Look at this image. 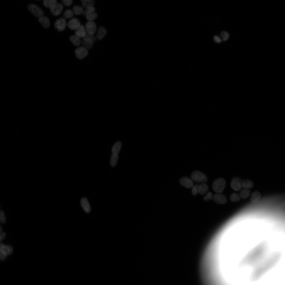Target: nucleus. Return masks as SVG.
Here are the masks:
<instances>
[{
    "mask_svg": "<svg viewBox=\"0 0 285 285\" xmlns=\"http://www.w3.org/2000/svg\"><path fill=\"white\" fill-rule=\"evenodd\" d=\"M226 183L224 179L218 178L215 180L213 182L212 188L213 190L217 193L222 192L225 189Z\"/></svg>",
    "mask_w": 285,
    "mask_h": 285,
    "instance_id": "nucleus-1",
    "label": "nucleus"
},
{
    "mask_svg": "<svg viewBox=\"0 0 285 285\" xmlns=\"http://www.w3.org/2000/svg\"><path fill=\"white\" fill-rule=\"evenodd\" d=\"M191 177L193 180L198 182H205L207 180L206 176L201 172L198 171L193 172L192 173Z\"/></svg>",
    "mask_w": 285,
    "mask_h": 285,
    "instance_id": "nucleus-2",
    "label": "nucleus"
},
{
    "mask_svg": "<svg viewBox=\"0 0 285 285\" xmlns=\"http://www.w3.org/2000/svg\"><path fill=\"white\" fill-rule=\"evenodd\" d=\"M27 7L29 11L35 17L39 18L43 16V11L36 5L30 4L28 5Z\"/></svg>",
    "mask_w": 285,
    "mask_h": 285,
    "instance_id": "nucleus-3",
    "label": "nucleus"
},
{
    "mask_svg": "<svg viewBox=\"0 0 285 285\" xmlns=\"http://www.w3.org/2000/svg\"><path fill=\"white\" fill-rule=\"evenodd\" d=\"M243 182L239 178L236 177L233 178L230 183L231 188L236 191L240 190L242 186Z\"/></svg>",
    "mask_w": 285,
    "mask_h": 285,
    "instance_id": "nucleus-4",
    "label": "nucleus"
},
{
    "mask_svg": "<svg viewBox=\"0 0 285 285\" xmlns=\"http://www.w3.org/2000/svg\"><path fill=\"white\" fill-rule=\"evenodd\" d=\"M67 25L65 19L63 18H60L55 21L54 25L55 28L58 31L61 32L65 29Z\"/></svg>",
    "mask_w": 285,
    "mask_h": 285,
    "instance_id": "nucleus-5",
    "label": "nucleus"
},
{
    "mask_svg": "<svg viewBox=\"0 0 285 285\" xmlns=\"http://www.w3.org/2000/svg\"><path fill=\"white\" fill-rule=\"evenodd\" d=\"M75 54L76 57L78 59H82L86 57L88 54L87 49L80 46L76 49Z\"/></svg>",
    "mask_w": 285,
    "mask_h": 285,
    "instance_id": "nucleus-6",
    "label": "nucleus"
},
{
    "mask_svg": "<svg viewBox=\"0 0 285 285\" xmlns=\"http://www.w3.org/2000/svg\"><path fill=\"white\" fill-rule=\"evenodd\" d=\"M51 13L55 16H58L60 14L63 9V5L60 3H56L50 8Z\"/></svg>",
    "mask_w": 285,
    "mask_h": 285,
    "instance_id": "nucleus-7",
    "label": "nucleus"
},
{
    "mask_svg": "<svg viewBox=\"0 0 285 285\" xmlns=\"http://www.w3.org/2000/svg\"><path fill=\"white\" fill-rule=\"evenodd\" d=\"M85 28L87 33L93 35L96 30V26L93 21H88L86 23Z\"/></svg>",
    "mask_w": 285,
    "mask_h": 285,
    "instance_id": "nucleus-8",
    "label": "nucleus"
},
{
    "mask_svg": "<svg viewBox=\"0 0 285 285\" xmlns=\"http://www.w3.org/2000/svg\"><path fill=\"white\" fill-rule=\"evenodd\" d=\"M220 193H217L214 195L213 197V201L218 204H225L227 202V199L225 195Z\"/></svg>",
    "mask_w": 285,
    "mask_h": 285,
    "instance_id": "nucleus-9",
    "label": "nucleus"
},
{
    "mask_svg": "<svg viewBox=\"0 0 285 285\" xmlns=\"http://www.w3.org/2000/svg\"><path fill=\"white\" fill-rule=\"evenodd\" d=\"M67 25L70 29L75 30L80 26V25L79 20L74 18L70 20L68 23Z\"/></svg>",
    "mask_w": 285,
    "mask_h": 285,
    "instance_id": "nucleus-10",
    "label": "nucleus"
},
{
    "mask_svg": "<svg viewBox=\"0 0 285 285\" xmlns=\"http://www.w3.org/2000/svg\"><path fill=\"white\" fill-rule=\"evenodd\" d=\"M179 182L181 185L187 188H191L193 186L192 180L187 177L182 178L180 179Z\"/></svg>",
    "mask_w": 285,
    "mask_h": 285,
    "instance_id": "nucleus-11",
    "label": "nucleus"
},
{
    "mask_svg": "<svg viewBox=\"0 0 285 285\" xmlns=\"http://www.w3.org/2000/svg\"><path fill=\"white\" fill-rule=\"evenodd\" d=\"M0 252L7 256L11 254L13 251L12 247L10 245H6L1 243L0 246Z\"/></svg>",
    "mask_w": 285,
    "mask_h": 285,
    "instance_id": "nucleus-12",
    "label": "nucleus"
},
{
    "mask_svg": "<svg viewBox=\"0 0 285 285\" xmlns=\"http://www.w3.org/2000/svg\"><path fill=\"white\" fill-rule=\"evenodd\" d=\"M81 206L84 211L87 213L91 211V208L87 200L85 198H82L80 201Z\"/></svg>",
    "mask_w": 285,
    "mask_h": 285,
    "instance_id": "nucleus-13",
    "label": "nucleus"
},
{
    "mask_svg": "<svg viewBox=\"0 0 285 285\" xmlns=\"http://www.w3.org/2000/svg\"><path fill=\"white\" fill-rule=\"evenodd\" d=\"M86 33L85 28L82 25H80L75 31V35L80 38H84Z\"/></svg>",
    "mask_w": 285,
    "mask_h": 285,
    "instance_id": "nucleus-14",
    "label": "nucleus"
},
{
    "mask_svg": "<svg viewBox=\"0 0 285 285\" xmlns=\"http://www.w3.org/2000/svg\"><path fill=\"white\" fill-rule=\"evenodd\" d=\"M38 20L44 27L47 28L49 27L50 22L48 17L43 16L39 17Z\"/></svg>",
    "mask_w": 285,
    "mask_h": 285,
    "instance_id": "nucleus-15",
    "label": "nucleus"
},
{
    "mask_svg": "<svg viewBox=\"0 0 285 285\" xmlns=\"http://www.w3.org/2000/svg\"><path fill=\"white\" fill-rule=\"evenodd\" d=\"M93 43L92 40L86 38H83L81 42L83 47L87 49L92 48L93 46Z\"/></svg>",
    "mask_w": 285,
    "mask_h": 285,
    "instance_id": "nucleus-16",
    "label": "nucleus"
},
{
    "mask_svg": "<svg viewBox=\"0 0 285 285\" xmlns=\"http://www.w3.org/2000/svg\"><path fill=\"white\" fill-rule=\"evenodd\" d=\"M106 29L104 27L101 26L98 28L97 30L96 37L98 40H101L106 35Z\"/></svg>",
    "mask_w": 285,
    "mask_h": 285,
    "instance_id": "nucleus-17",
    "label": "nucleus"
},
{
    "mask_svg": "<svg viewBox=\"0 0 285 285\" xmlns=\"http://www.w3.org/2000/svg\"><path fill=\"white\" fill-rule=\"evenodd\" d=\"M261 196V194L259 192L257 191L254 192L252 193L250 197L251 202L253 203H256L260 199Z\"/></svg>",
    "mask_w": 285,
    "mask_h": 285,
    "instance_id": "nucleus-18",
    "label": "nucleus"
},
{
    "mask_svg": "<svg viewBox=\"0 0 285 285\" xmlns=\"http://www.w3.org/2000/svg\"><path fill=\"white\" fill-rule=\"evenodd\" d=\"M80 38L75 35L70 36L69 40L75 46H79L81 43Z\"/></svg>",
    "mask_w": 285,
    "mask_h": 285,
    "instance_id": "nucleus-19",
    "label": "nucleus"
},
{
    "mask_svg": "<svg viewBox=\"0 0 285 285\" xmlns=\"http://www.w3.org/2000/svg\"><path fill=\"white\" fill-rule=\"evenodd\" d=\"M121 146L122 144L121 142L118 141L116 142L112 147V153L118 154L120 151Z\"/></svg>",
    "mask_w": 285,
    "mask_h": 285,
    "instance_id": "nucleus-20",
    "label": "nucleus"
},
{
    "mask_svg": "<svg viewBox=\"0 0 285 285\" xmlns=\"http://www.w3.org/2000/svg\"><path fill=\"white\" fill-rule=\"evenodd\" d=\"M208 187L205 183H203L199 185L198 192L201 195H203L208 191Z\"/></svg>",
    "mask_w": 285,
    "mask_h": 285,
    "instance_id": "nucleus-21",
    "label": "nucleus"
},
{
    "mask_svg": "<svg viewBox=\"0 0 285 285\" xmlns=\"http://www.w3.org/2000/svg\"><path fill=\"white\" fill-rule=\"evenodd\" d=\"M83 7L86 8L93 6L94 4V0H80Z\"/></svg>",
    "mask_w": 285,
    "mask_h": 285,
    "instance_id": "nucleus-22",
    "label": "nucleus"
},
{
    "mask_svg": "<svg viewBox=\"0 0 285 285\" xmlns=\"http://www.w3.org/2000/svg\"><path fill=\"white\" fill-rule=\"evenodd\" d=\"M118 158V154H112L111 156L110 162V164L112 167H114L116 165L117 162Z\"/></svg>",
    "mask_w": 285,
    "mask_h": 285,
    "instance_id": "nucleus-23",
    "label": "nucleus"
},
{
    "mask_svg": "<svg viewBox=\"0 0 285 285\" xmlns=\"http://www.w3.org/2000/svg\"><path fill=\"white\" fill-rule=\"evenodd\" d=\"M250 193V191L249 189H245L241 191L240 193L239 196L241 198L245 199L249 197Z\"/></svg>",
    "mask_w": 285,
    "mask_h": 285,
    "instance_id": "nucleus-24",
    "label": "nucleus"
},
{
    "mask_svg": "<svg viewBox=\"0 0 285 285\" xmlns=\"http://www.w3.org/2000/svg\"><path fill=\"white\" fill-rule=\"evenodd\" d=\"M73 11L74 13L77 15H80L83 13V9L82 7L79 5H75L73 6Z\"/></svg>",
    "mask_w": 285,
    "mask_h": 285,
    "instance_id": "nucleus-25",
    "label": "nucleus"
},
{
    "mask_svg": "<svg viewBox=\"0 0 285 285\" xmlns=\"http://www.w3.org/2000/svg\"><path fill=\"white\" fill-rule=\"evenodd\" d=\"M253 186V182L249 180L246 179L243 182L242 186L245 189H248L251 188Z\"/></svg>",
    "mask_w": 285,
    "mask_h": 285,
    "instance_id": "nucleus-26",
    "label": "nucleus"
},
{
    "mask_svg": "<svg viewBox=\"0 0 285 285\" xmlns=\"http://www.w3.org/2000/svg\"><path fill=\"white\" fill-rule=\"evenodd\" d=\"M230 199L232 202H236L240 201V197L239 195L238 194L233 193L230 195Z\"/></svg>",
    "mask_w": 285,
    "mask_h": 285,
    "instance_id": "nucleus-27",
    "label": "nucleus"
},
{
    "mask_svg": "<svg viewBox=\"0 0 285 285\" xmlns=\"http://www.w3.org/2000/svg\"><path fill=\"white\" fill-rule=\"evenodd\" d=\"M56 2L57 0H43V4L45 7L50 8Z\"/></svg>",
    "mask_w": 285,
    "mask_h": 285,
    "instance_id": "nucleus-28",
    "label": "nucleus"
},
{
    "mask_svg": "<svg viewBox=\"0 0 285 285\" xmlns=\"http://www.w3.org/2000/svg\"><path fill=\"white\" fill-rule=\"evenodd\" d=\"M73 10L70 9H68L64 12L63 14V16L65 18H70L73 16Z\"/></svg>",
    "mask_w": 285,
    "mask_h": 285,
    "instance_id": "nucleus-29",
    "label": "nucleus"
},
{
    "mask_svg": "<svg viewBox=\"0 0 285 285\" xmlns=\"http://www.w3.org/2000/svg\"><path fill=\"white\" fill-rule=\"evenodd\" d=\"M97 17V14L96 12H94L86 16V19L88 21H93Z\"/></svg>",
    "mask_w": 285,
    "mask_h": 285,
    "instance_id": "nucleus-30",
    "label": "nucleus"
},
{
    "mask_svg": "<svg viewBox=\"0 0 285 285\" xmlns=\"http://www.w3.org/2000/svg\"><path fill=\"white\" fill-rule=\"evenodd\" d=\"M95 8L93 6L90 7L86 8L83 11V14L86 16L87 15L94 12Z\"/></svg>",
    "mask_w": 285,
    "mask_h": 285,
    "instance_id": "nucleus-31",
    "label": "nucleus"
},
{
    "mask_svg": "<svg viewBox=\"0 0 285 285\" xmlns=\"http://www.w3.org/2000/svg\"><path fill=\"white\" fill-rule=\"evenodd\" d=\"M221 35L222 38V40L224 41L227 40L229 37L228 33L225 31H222L221 33Z\"/></svg>",
    "mask_w": 285,
    "mask_h": 285,
    "instance_id": "nucleus-32",
    "label": "nucleus"
},
{
    "mask_svg": "<svg viewBox=\"0 0 285 285\" xmlns=\"http://www.w3.org/2000/svg\"><path fill=\"white\" fill-rule=\"evenodd\" d=\"M213 197V195L212 193L209 192L207 193V194L205 196L203 200L205 201H207L211 200Z\"/></svg>",
    "mask_w": 285,
    "mask_h": 285,
    "instance_id": "nucleus-33",
    "label": "nucleus"
},
{
    "mask_svg": "<svg viewBox=\"0 0 285 285\" xmlns=\"http://www.w3.org/2000/svg\"><path fill=\"white\" fill-rule=\"evenodd\" d=\"M199 186V185L197 184L193 187L192 191V193L193 195H196L197 193L198 192Z\"/></svg>",
    "mask_w": 285,
    "mask_h": 285,
    "instance_id": "nucleus-34",
    "label": "nucleus"
},
{
    "mask_svg": "<svg viewBox=\"0 0 285 285\" xmlns=\"http://www.w3.org/2000/svg\"><path fill=\"white\" fill-rule=\"evenodd\" d=\"M0 221L2 223H4L6 221L4 214L2 211H1L0 212Z\"/></svg>",
    "mask_w": 285,
    "mask_h": 285,
    "instance_id": "nucleus-35",
    "label": "nucleus"
},
{
    "mask_svg": "<svg viewBox=\"0 0 285 285\" xmlns=\"http://www.w3.org/2000/svg\"><path fill=\"white\" fill-rule=\"evenodd\" d=\"M63 4L65 6H70L72 3V0H61Z\"/></svg>",
    "mask_w": 285,
    "mask_h": 285,
    "instance_id": "nucleus-36",
    "label": "nucleus"
},
{
    "mask_svg": "<svg viewBox=\"0 0 285 285\" xmlns=\"http://www.w3.org/2000/svg\"><path fill=\"white\" fill-rule=\"evenodd\" d=\"M84 38H87L90 39L93 42H94L96 40V39L95 36L93 35L89 34L87 33Z\"/></svg>",
    "mask_w": 285,
    "mask_h": 285,
    "instance_id": "nucleus-37",
    "label": "nucleus"
},
{
    "mask_svg": "<svg viewBox=\"0 0 285 285\" xmlns=\"http://www.w3.org/2000/svg\"><path fill=\"white\" fill-rule=\"evenodd\" d=\"M214 40L217 43H220L221 42V40L218 36L215 35L213 37Z\"/></svg>",
    "mask_w": 285,
    "mask_h": 285,
    "instance_id": "nucleus-38",
    "label": "nucleus"
},
{
    "mask_svg": "<svg viewBox=\"0 0 285 285\" xmlns=\"http://www.w3.org/2000/svg\"><path fill=\"white\" fill-rule=\"evenodd\" d=\"M7 256V255H6L0 252V258L1 260H4L6 258Z\"/></svg>",
    "mask_w": 285,
    "mask_h": 285,
    "instance_id": "nucleus-39",
    "label": "nucleus"
},
{
    "mask_svg": "<svg viewBox=\"0 0 285 285\" xmlns=\"http://www.w3.org/2000/svg\"><path fill=\"white\" fill-rule=\"evenodd\" d=\"M6 236V234L5 232H3L0 233V241L3 239Z\"/></svg>",
    "mask_w": 285,
    "mask_h": 285,
    "instance_id": "nucleus-40",
    "label": "nucleus"
},
{
    "mask_svg": "<svg viewBox=\"0 0 285 285\" xmlns=\"http://www.w3.org/2000/svg\"><path fill=\"white\" fill-rule=\"evenodd\" d=\"M2 230V228L1 226H0V233H1V231Z\"/></svg>",
    "mask_w": 285,
    "mask_h": 285,
    "instance_id": "nucleus-41",
    "label": "nucleus"
},
{
    "mask_svg": "<svg viewBox=\"0 0 285 285\" xmlns=\"http://www.w3.org/2000/svg\"><path fill=\"white\" fill-rule=\"evenodd\" d=\"M37 0L40 1V0Z\"/></svg>",
    "mask_w": 285,
    "mask_h": 285,
    "instance_id": "nucleus-42",
    "label": "nucleus"
}]
</instances>
